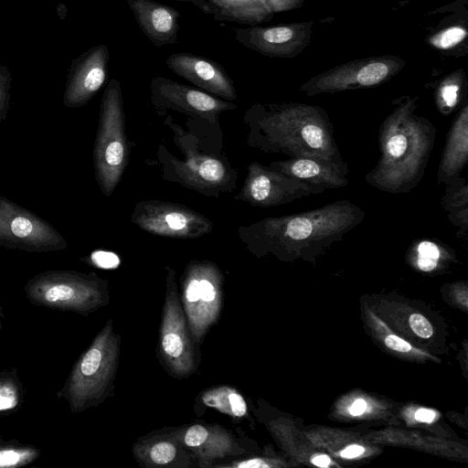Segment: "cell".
<instances>
[{
	"instance_id": "obj_1",
	"label": "cell",
	"mask_w": 468,
	"mask_h": 468,
	"mask_svg": "<svg viewBox=\"0 0 468 468\" xmlns=\"http://www.w3.org/2000/svg\"><path fill=\"white\" fill-rule=\"evenodd\" d=\"M364 210L346 199L308 211L268 217L240 226L238 235L254 255L278 258L314 257L343 240L365 219Z\"/></svg>"
},
{
	"instance_id": "obj_2",
	"label": "cell",
	"mask_w": 468,
	"mask_h": 468,
	"mask_svg": "<svg viewBox=\"0 0 468 468\" xmlns=\"http://www.w3.org/2000/svg\"><path fill=\"white\" fill-rule=\"evenodd\" d=\"M244 121L250 128L249 144L262 152L288 158H316L348 168L329 114L317 105L256 103L247 111Z\"/></svg>"
},
{
	"instance_id": "obj_3",
	"label": "cell",
	"mask_w": 468,
	"mask_h": 468,
	"mask_svg": "<svg viewBox=\"0 0 468 468\" xmlns=\"http://www.w3.org/2000/svg\"><path fill=\"white\" fill-rule=\"evenodd\" d=\"M378 129L379 159L364 177L388 194H406L423 178L433 151L436 128L416 112L418 97L402 96Z\"/></svg>"
},
{
	"instance_id": "obj_4",
	"label": "cell",
	"mask_w": 468,
	"mask_h": 468,
	"mask_svg": "<svg viewBox=\"0 0 468 468\" xmlns=\"http://www.w3.org/2000/svg\"><path fill=\"white\" fill-rule=\"evenodd\" d=\"M121 336L109 319L81 354L58 393L72 413H80L102 403L113 388L119 362Z\"/></svg>"
},
{
	"instance_id": "obj_5",
	"label": "cell",
	"mask_w": 468,
	"mask_h": 468,
	"mask_svg": "<svg viewBox=\"0 0 468 468\" xmlns=\"http://www.w3.org/2000/svg\"><path fill=\"white\" fill-rule=\"evenodd\" d=\"M129 155L121 83L112 79L102 94L93 147L95 178L105 197H110L121 182Z\"/></svg>"
},
{
	"instance_id": "obj_6",
	"label": "cell",
	"mask_w": 468,
	"mask_h": 468,
	"mask_svg": "<svg viewBox=\"0 0 468 468\" xmlns=\"http://www.w3.org/2000/svg\"><path fill=\"white\" fill-rule=\"evenodd\" d=\"M25 293L34 305L88 315L109 303L108 282L97 274L52 270L29 279Z\"/></svg>"
},
{
	"instance_id": "obj_7",
	"label": "cell",
	"mask_w": 468,
	"mask_h": 468,
	"mask_svg": "<svg viewBox=\"0 0 468 468\" xmlns=\"http://www.w3.org/2000/svg\"><path fill=\"white\" fill-rule=\"evenodd\" d=\"M224 274L211 261H191L182 276L181 303L191 338L201 345L223 305Z\"/></svg>"
},
{
	"instance_id": "obj_8",
	"label": "cell",
	"mask_w": 468,
	"mask_h": 468,
	"mask_svg": "<svg viewBox=\"0 0 468 468\" xmlns=\"http://www.w3.org/2000/svg\"><path fill=\"white\" fill-rule=\"evenodd\" d=\"M165 296L159 335V355L168 373L186 378L197 367V356L178 295L175 271L167 266Z\"/></svg>"
},
{
	"instance_id": "obj_9",
	"label": "cell",
	"mask_w": 468,
	"mask_h": 468,
	"mask_svg": "<svg viewBox=\"0 0 468 468\" xmlns=\"http://www.w3.org/2000/svg\"><path fill=\"white\" fill-rule=\"evenodd\" d=\"M405 64L404 58L393 55L356 58L311 77L299 91L312 97L378 86L390 80Z\"/></svg>"
},
{
	"instance_id": "obj_10",
	"label": "cell",
	"mask_w": 468,
	"mask_h": 468,
	"mask_svg": "<svg viewBox=\"0 0 468 468\" xmlns=\"http://www.w3.org/2000/svg\"><path fill=\"white\" fill-rule=\"evenodd\" d=\"M65 238L49 222L0 196V248L26 252L65 250Z\"/></svg>"
},
{
	"instance_id": "obj_11",
	"label": "cell",
	"mask_w": 468,
	"mask_h": 468,
	"mask_svg": "<svg viewBox=\"0 0 468 468\" xmlns=\"http://www.w3.org/2000/svg\"><path fill=\"white\" fill-rule=\"evenodd\" d=\"M131 221L144 231L171 239H198L212 231L213 222L182 204L163 200L138 202Z\"/></svg>"
},
{
	"instance_id": "obj_12",
	"label": "cell",
	"mask_w": 468,
	"mask_h": 468,
	"mask_svg": "<svg viewBox=\"0 0 468 468\" xmlns=\"http://www.w3.org/2000/svg\"><path fill=\"white\" fill-rule=\"evenodd\" d=\"M324 190L289 176L259 162L248 165L247 176L235 199L253 207H271L294 202Z\"/></svg>"
},
{
	"instance_id": "obj_13",
	"label": "cell",
	"mask_w": 468,
	"mask_h": 468,
	"mask_svg": "<svg viewBox=\"0 0 468 468\" xmlns=\"http://www.w3.org/2000/svg\"><path fill=\"white\" fill-rule=\"evenodd\" d=\"M185 159L174 156L168 159L173 181L207 196H216L219 192L235 188L236 172L222 159L197 152L195 148H186Z\"/></svg>"
},
{
	"instance_id": "obj_14",
	"label": "cell",
	"mask_w": 468,
	"mask_h": 468,
	"mask_svg": "<svg viewBox=\"0 0 468 468\" xmlns=\"http://www.w3.org/2000/svg\"><path fill=\"white\" fill-rule=\"evenodd\" d=\"M313 21L273 27L250 26L236 28L235 39L242 46L270 58H292L311 40Z\"/></svg>"
},
{
	"instance_id": "obj_15",
	"label": "cell",
	"mask_w": 468,
	"mask_h": 468,
	"mask_svg": "<svg viewBox=\"0 0 468 468\" xmlns=\"http://www.w3.org/2000/svg\"><path fill=\"white\" fill-rule=\"evenodd\" d=\"M150 99L156 109H172L212 122L221 112L237 109L231 101L164 77L151 80Z\"/></svg>"
},
{
	"instance_id": "obj_16",
	"label": "cell",
	"mask_w": 468,
	"mask_h": 468,
	"mask_svg": "<svg viewBox=\"0 0 468 468\" xmlns=\"http://www.w3.org/2000/svg\"><path fill=\"white\" fill-rule=\"evenodd\" d=\"M170 432L200 467H209L217 460L244 452L232 432L218 424L195 423Z\"/></svg>"
},
{
	"instance_id": "obj_17",
	"label": "cell",
	"mask_w": 468,
	"mask_h": 468,
	"mask_svg": "<svg viewBox=\"0 0 468 468\" xmlns=\"http://www.w3.org/2000/svg\"><path fill=\"white\" fill-rule=\"evenodd\" d=\"M167 68L199 90L232 101L238 98L234 82L224 67L203 56L173 53L165 60Z\"/></svg>"
},
{
	"instance_id": "obj_18",
	"label": "cell",
	"mask_w": 468,
	"mask_h": 468,
	"mask_svg": "<svg viewBox=\"0 0 468 468\" xmlns=\"http://www.w3.org/2000/svg\"><path fill=\"white\" fill-rule=\"evenodd\" d=\"M109 58L108 47L103 44L91 48L80 58L66 84V107H81L93 98L107 79Z\"/></svg>"
},
{
	"instance_id": "obj_19",
	"label": "cell",
	"mask_w": 468,
	"mask_h": 468,
	"mask_svg": "<svg viewBox=\"0 0 468 468\" xmlns=\"http://www.w3.org/2000/svg\"><path fill=\"white\" fill-rule=\"evenodd\" d=\"M446 15L425 35L426 43L446 57H463L468 52L467 0L442 6Z\"/></svg>"
},
{
	"instance_id": "obj_20",
	"label": "cell",
	"mask_w": 468,
	"mask_h": 468,
	"mask_svg": "<svg viewBox=\"0 0 468 468\" xmlns=\"http://www.w3.org/2000/svg\"><path fill=\"white\" fill-rule=\"evenodd\" d=\"M141 29L157 48L177 43L180 13L154 0H126Z\"/></svg>"
},
{
	"instance_id": "obj_21",
	"label": "cell",
	"mask_w": 468,
	"mask_h": 468,
	"mask_svg": "<svg viewBox=\"0 0 468 468\" xmlns=\"http://www.w3.org/2000/svg\"><path fill=\"white\" fill-rule=\"evenodd\" d=\"M468 162V102L461 106L451 128L439 162L437 180L452 186L463 180L462 173Z\"/></svg>"
},
{
	"instance_id": "obj_22",
	"label": "cell",
	"mask_w": 468,
	"mask_h": 468,
	"mask_svg": "<svg viewBox=\"0 0 468 468\" xmlns=\"http://www.w3.org/2000/svg\"><path fill=\"white\" fill-rule=\"evenodd\" d=\"M269 166L314 186L326 189L345 187L349 169L311 157L288 158L271 162Z\"/></svg>"
},
{
	"instance_id": "obj_23",
	"label": "cell",
	"mask_w": 468,
	"mask_h": 468,
	"mask_svg": "<svg viewBox=\"0 0 468 468\" xmlns=\"http://www.w3.org/2000/svg\"><path fill=\"white\" fill-rule=\"evenodd\" d=\"M133 457L142 467H188L192 456L170 431H159L137 441L133 447Z\"/></svg>"
},
{
	"instance_id": "obj_24",
	"label": "cell",
	"mask_w": 468,
	"mask_h": 468,
	"mask_svg": "<svg viewBox=\"0 0 468 468\" xmlns=\"http://www.w3.org/2000/svg\"><path fill=\"white\" fill-rule=\"evenodd\" d=\"M207 14L215 18L257 24L271 18L261 0H207Z\"/></svg>"
},
{
	"instance_id": "obj_25",
	"label": "cell",
	"mask_w": 468,
	"mask_h": 468,
	"mask_svg": "<svg viewBox=\"0 0 468 468\" xmlns=\"http://www.w3.org/2000/svg\"><path fill=\"white\" fill-rule=\"evenodd\" d=\"M441 203L447 212L449 221L458 229L457 236L466 239L468 230V184L466 179L452 186H445Z\"/></svg>"
},
{
	"instance_id": "obj_26",
	"label": "cell",
	"mask_w": 468,
	"mask_h": 468,
	"mask_svg": "<svg viewBox=\"0 0 468 468\" xmlns=\"http://www.w3.org/2000/svg\"><path fill=\"white\" fill-rule=\"evenodd\" d=\"M467 79L463 69H457L442 78L434 88V100L439 112L446 116L466 99ZM465 102V101H464ZM463 102V103H464Z\"/></svg>"
},
{
	"instance_id": "obj_27",
	"label": "cell",
	"mask_w": 468,
	"mask_h": 468,
	"mask_svg": "<svg viewBox=\"0 0 468 468\" xmlns=\"http://www.w3.org/2000/svg\"><path fill=\"white\" fill-rule=\"evenodd\" d=\"M202 401L210 408L232 418H241L247 412L243 397L231 387H217L202 394Z\"/></svg>"
},
{
	"instance_id": "obj_28",
	"label": "cell",
	"mask_w": 468,
	"mask_h": 468,
	"mask_svg": "<svg viewBox=\"0 0 468 468\" xmlns=\"http://www.w3.org/2000/svg\"><path fill=\"white\" fill-rule=\"evenodd\" d=\"M41 451L17 440L0 438V468H19L36 462Z\"/></svg>"
},
{
	"instance_id": "obj_29",
	"label": "cell",
	"mask_w": 468,
	"mask_h": 468,
	"mask_svg": "<svg viewBox=\"0 0 468 468\" xmlns=\"http://www.w3.org/2000/svg\"><path fill=\"white\" fill-rule=\"evenodd\" d=\"M23 399L24 388L16 368L0 370V415L16 411Z\"/></svg>"
},
{
	"instance_id": "obj_30",
	"label": "cell",
	"mask_w": 468,
	"mask_h": 468,
	"mask_svg": "<svg viewBox=\"0 0 468 468\" xmlns=\"http://www.w3.org/2000/svg\"><path fill=\"white\" fill-rule=\"evenodd\" d=\"M417 257V266L420 271H433L437 265L444 248L435 240L420 239L414 245Z\"/></svg>"
},
{
	"instance_id": "obj_31",
	"label": "cell",
	"mask_w": 468,
	"mask_h": 468,
	"mask_svg": "<svg viewBox=\"0 0 468 468\" xmlns=\"http://www.w3.org/2000/svg\"><path fill=\"white\" fill-rule=\"evenodd\" d=\"M10 77L8 73L0 69V125L5 121L10 102Z\"/></svg>"
},
{
	"instance_id": "obj_32",
	"label": "cell",
	"mask_w": 468,
	"mask_h": 468,
	"mask_svg": "<svg viewBox=\"0 0 468 468\" xmlns=\"http://www.w3.org/2000/svg\"><path fill=\"white\" fill-rule=\"evenodd\" d=\"M82 261H89L92 265L101 269H113L120 264V259L116 254L104 250L93 251L87 260Z\"/></svg>"
},
{
	"instance_id": "obj_33",
	"label": "cell",
	"mask_w": 468,
	"mask_h": 468,
	"mask_svg": "<svg viewBox=\"0 0 468 468\" xmlns=\"http://www.w3.org/2000/svg\"><path fill=\"white\" fill-rule=\"evenodd\" d=\"M412 331L420 337L429 338L433 333L430 322L420 314H413L409 319Z\"/></svg>"
},
{
	"instance_id": "obj_34",
	"label": "cell",
	"mask_w": 468,
	"mask_h": 468,
	"mask_svg": "<svg viewBox=\"0 0 468 468\" xmlns=\"http://www.w3.org/2000/svg\"><path fill=\"white\" fill-rule=\"evenodd\" d=\"M267 10L271 14L290 11L303 5L304 0H261Z\"/></svg>"
},
{
	"instance_id": "obj_35",
	"label": "cell",
	"mask_w": 468,
	"mask_h": 468,
	"mask_svg": "<svg viewBox=\"0 0 468 468\" xmlns=\"http://www.w3.org/2000/svg\"><path fill=\"white\" fill-rule=\"evenodd\" d=\"M385 344L390 349L399 352H409L411 350V346L408 342L394 335H388L385 339Z\"/></svg>"
},
{
	"instance_id": "obj_36",
	"label": "cell",
	"mask_w": 468,
	"mask_h": 468,
	"mask_svg": "<svg viewBox=\"0 0 468 468\" xmlns=\"http://www.w3.org/2000/svg\"><path fill=\"white\" fill-rule=\"evenodd\" d=\"M365 449L356 444H352L345 448L341 452L340 455L344 458H355L359 455H361L364 452Z\"/></svg>"
},
{
	"instance_id": "obj_37",
	"label": "cell",
	"mask_w": 468,
	"mask_h": 468,
	"mask_svg": "<svg viewBox=\"0 0 468 468\" xmlns=\"http://www.w3.org/2000/svg\"><path fill=\"white\" fill-rule=\"evenodd\" d=\"M434 418L435 412L427 409H420L415 413V419L421 422H431L434 420Z\"/></svg>"
},
{
	"instance_id": "obj_38",
	"label": "cell",
	"mask_w": 468,
	"mask_h": 468,
	"mask_svg": "<svg viewBox=\"0 0 468 468\" xmlns=\"http://www.w3.org/2000/svg\"><path fill=\"white\" fill-rule=\"evenodd\" d=\"M367 408V403L364 399H356L350 408V413L354 416L361 415Z\"/></svg>"
},
{
	"instance_id": "obj_39",
	"label": "cell",
	"mask_w": 468,
	"mask_h": 468,
	"mask_svg": "<svg viewBox=\"0 0 468 468\" xmlns=\"http://www.w3.org/2000/svg\"><path fill=\"white\" fill-rule=\"evenodd\" d=\"M311 462L316 466L327 467L331 463V459L327 455L321 454L313 457Z\"/></svg>"
},
{
	"instance_id": "obj_40",
	"label": "cell",
	"mask_w": 468,
	"mask_h": 468,
	"mask_svg": "<svg viewBox=\"0 0 468 468\" xmlns=\"http://www.w3.org/2000/svg\"><path fill=\"white\" fill-rule=\"evenodd\" d=\"M177 1H186L190 2L198 8H200L202 11L207 14V0H177Z\"/></svg>"
},
{
	"instance_id": "obj_41",
	"label": "cell",
	"mask_w": 468,
	"mask_h": 468,
	"mask_svg": "<svg viewBox=\"0 0 468 468\" xmlns=\"http://www.w3.org/2000/svg\"><path fill=\"white\" fill-rule=\"evenodd\" d=\"M4 311H3V307L0 305V329L2 328L3 326V319H4Z\"/></svg>"
}]
</instances>
